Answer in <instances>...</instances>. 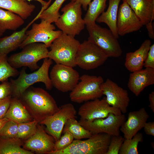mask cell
Here are the masks:
<instances>
[{
    "mask_svg": "<svg viewBox=\"0 0 154 154\" xmlns=\"http://www.w3.org/2000/svg\"><path fill=\"white\" fill-rule=\"evenodd\" d=\"M52 60L48 57L44 59L41 66L36 71L30 74L27 73L26 69L23 68L19 73L18 78L15 80L11 79V84L12 92L17 98L22 95L29 87L34 84L42 82L45 85L46 88L51 90L53 86L48 74Z\"/></svg>",
    "mask_w": 154,
    "mask_h": 154,
    "instance_id": "6da1fadb",
    "label": "cell"
},
{
    "mask_svg": "<svg viewBox=\"0 0 154 154\" xmlns=\"http://www.w3.org/2000/svg\"><path fill=\"white\" fill-rule=\"evenodd\" d=\"M80 44L74 37L63 33L52 43L47 57L56 64L73 68L76 66L75 59Z\"/></svg>",
    "mask_w": 154,
    "mask_h": 154,
    "instance_id": "7a4b0ae2",
    "label": "cell"
},
{
    "mask_svg": "<svg viewBox=\"0 0 154 154\" xmlns=\"http://www.w3.org/2000/svg\"><path fill=\"white\" fill-rule=\"evenodd\" d=\"M111 136L103 133L92 134L85 140H74L66 148L47 154H106Z\"/></svg>",
    "mask_w": 154,
    "mask_h": 154,
    "instance_id": "3957f363",
    "label": "cell"
},
{
    "mask_svg": "<svg viewBox=\"0 0 154 154\" xmlns=\"http://www.w3.org/2000/svg\"><path fill=\"white\" fill-rule=\"evenodd\" d=\"M82 5L76 1H70L62 8V12L55 24L62 33L73 37L79 35L85 23L82 18Z\"/></svg>",
    "mask_w": 154,
    "mask_h": 154,
    "instance_id": "277c9868",
    "label": "cell"
},
{
    "mask_svg": "<svg viewBox=\"0 0 154 154\" xmlns=\"http://www.w3.org/2000/svg\"><path fill=\"white\" fill-rule=\"evenodd\" d=\"M86 26L89 35L88 40L98 46L108 58L121 56L122 50L118 39L110 29L102 27L96 23Z\"/></svg>",
    "mask_w": 154,
    "mask_h": 154,
    "instance_id": "5b68a950",
    "label": "cell"
},
{
    "mask_svg": "<svg viewBox=\"0 0 154 154\" xmlns=\"http://www.w3.org/2000/svg\"><path fill=\"white\" fill-rule=\"evenodd\" d=\"M47 48L43 43L34 42L28 44L22 48L21 51L8 58V61L15 69L27 67L32 71L36 70L39 68L37 62L47 57L49 51Z\"/></svg>",
    "mask_w": 154,
    "mask_h": 154,
    "instance_id": "8992f818",
    "label": "cell"
},
{
    "mask_svg": "<svg viewBox=\"0 0 154 154\" xmlns=\"http://www.w3.org/2000/svg\"><path fill=\"white\" fill-rule=\"evenodd\" d=\"M79 80L70 94L72 102L81 103L100 98L103 96L101 86L104 80L101 76L85 74L80 76Z\"/></svg>",
    "mask_w": 154,
    "mask_h": 154,
    "instance_id": "52a82bcc",
    "label": "cell"
},
{
    "mask_svg": "<svg viewBox=\"0 0 154 154\" xmlns=\"http://www.w3.org/2000/svg\"><path fill=\"white\" fill-rule=\"evenodd\" d=\"M22 96L26 102L38 114L41 121L53 114L59 109L53 97L42 88L27 89Z\"/></svg>",
    "mask_w": 154,
    "mask_h": 154,
    "instance_id": "ba28073f",
    "label": "cell"
},
{
    "mask_svg": "<svg viewBox=\"0 0 154 154\" xmlns=\"http://www.w3.org/2000/svg\"><path fill=\"white\" fill-rule=\"evenodd\" d=\"M108 57L96 45L87 40L80 43L77 52L76 66L85 70L96 68L103 65Z\"/></svg>",
    "mask_w": 154,
    "mask_h": 154,
    "instance_id": "9c48e42d",
    "label": "cell"
},
{
    "mask_svg": "<svg viewBox=\"0 0 154 154\" xmlns=\"http://www.w3.org/2000/svg\"><path fill=\"white\" fill-rule=\"evenodd\" d=\"M55 26L51 23L41 20L39 23H33L31 29L26 32L24 40L19 48H22L26 45L32 43L44 44L47 48L53 41L62 33L61 30L55 31Z\"/></svg>",
    "mask_w": 154,
    "mask_h": 154,
    "instance_id": "30bf717a",
    "label": "cell"
},
{
    "mask_svg": "<svg viewBox=\"0 0 154 154\" xmlns=\"http://www.w3.org/2000/svg\"><path fill=\"white\" fill-rule=\"evenodd\" d=\"M125 115L110 114L104 118L95 119L92 121L80 120L78 122L92 134L106 133L111 136L120 135V128L125 121Z\"/></svg>",
    "mask_w": 154,
    "mask_h": 154,
    "instance_id": "8fae6325",
    "label": "cell"
},
{
    "mask_svg": "<svg viewBox=\"0 0 154 154\" xmlns=\"http://www.w3.org/2000/svg\"><path fill=\"white\" fill-rule=\"evenodd\" d=\"M76 111L73 105L67 103L62 105L56 112L41 121L40 123L46 126L47 132L56 141L61 137L67 120L71 118H76Z\"/></svg>",
    "mask_w": 154,
    "mask_h": 154,
    "instance_id": "7c38bea8",
    "label": "cell"
},
{
    "mask_svg": "<svg viewBox=\"0 0 154 154\" xmlns=\"http://www.w3.org/2000/svg\"><path fill=\"white\" fill-rule=\"evenodd\" d=\"M53 86L63 92L71 91L79 82L78 72L73 67L56 64L49 75Z\"/></svg>",
    "mask_w": 154,
    "mask_h": 154,
    "instance_id": "4fadbf2b",
    "label": "cell"
},
{
    "mask_svg": "<svg viewBox=\"0 0 154 154\" xmlns=\"http://www.w3.org/2000/svg\"><path fill=\"white\" fill-rule=\"evenodd\" d=\"M110 113L118 115L122 114L119 110L110 106L105 97L85 102L80 107L78 112L80 119L86 121L105 118Z\"/></svg>",
    "mask_w": 154,
    "mask_h": 154,
    "instance_id": "5bb4252c",
    "label": "cell"
},
{
    "mask_svg": "<svg viewBox=\"0 0 154 154\" xmlns=\"http://www.w3.org/2000/svg\"><path fill=\"white\" fill-rule=\"evenodd\" d=\"M101 89L106 101L111 106L125 114L130 102L127 91L119 86L110 79L107 78L102 84Z\"/></svg>",
    "mask_w": 154,
    "mask_h": 154,
    "instance_id": "9a60e30c",
    "label": "cell"
},
{
    "mask_svg": "<svg viewBox=\"0 0 154 154\" xmlns=\"http://www.w3.org/2000/svg\"><path fill=\"white\" fill-rule=\"evenodd\" d=\"M117 25L119 36L140 30L143 25L129 5L124 1L119 6Z\"/></svg>",
    "mask_w": 154,
    "mask_h": 154,
    "instance_id": "2e32d148",
    "label": "cell"
},
{
    "mask_svg": "<svg viewBox=\"0 0 154 154\" xmlns=\"http://www.w3.org/2000/svg\"><path fill=\"white\" fill-rule=\"evenodd\" d=\"M55 141L53 137L47 134L43 127L39 126L35 132L26 141L24 147L42 154H47L54 150Z\"/></svg>",
    "mask_w": 154,
    "mask_h": 154,
    "instance_id": "e0dca14e",
    "label": "cell"
},
{
    "mask_svg": "<svg viewBox=\"0 0 154 154\" xmlns=\"http://www.w3.org/2000/svg\"><path fill=\"white\" fill-rule=\"evenodd\" d=\"M149 116L144 107L130 112L127 120L121 126L120 130L125 139H131L143 128Z\"/></svg>",
    "mask_w": 154,
    "mask_h": 154,
    "instance_id": "ac0fdd59",
    "label": "cell"
},
{
    "mask_svg": "<svg viewBox=\"0 0 154 154\" xmlns=\"http://www.w3.org/2000/svg\"><path fill=\"white\" fill-rule=\"evenodd\" d=\"M154 84V68H145L131 72L127 87L137 96L146 87Z\"/></svg>",
    "mask_w": 154,
    "mask_h": 154,
    "instance_id": "d6986e66",
    "label": "cell"
},
{
    "mask_svg": "<svg viewBox=\"0 0 154 154\" xmlns=\"http://www.w3.org/2000/svg\"><path fill=\"white\" fill-rule=\"evenodd\" d=\"M151 45L150 40H145L138 49L126 54L124 65L128 71L132 72L142 69Z\"/></svg>",
    "mask_w": 154,
    "mask_h": 154,
    "instance_id": "ffe728a7",
    "label": "cell"
},
{
    "mask_svg": "<svg viewBox=\"0 0 154 154\" xmlns=\"http://www.w3.org/2000/svg\"><path fill=\"white\" fill-rule=\"evenodd\" d=\"M38 15L21 30L15 31L9 36L0 38V55H7L19 47L24 39L26 31L34 22L38 19Z\"/></svg>",
    "mask_w": 154,
    "mask_h": 154,
    "instance_id": "44dd1931",
    "label": "cell"
},
{
    "mask_svg": "<svg viewBox=\"0 0 154 154\" xmlns=\"http://www.w3.org/2000/svg\"><path fill=\"white\" fill-rule=\"evenodd\" d=\"M125 1L143 25L154 19V0Z\"/></svg>",
    "mask_w": 154,
    "mask_h": 154,
    "instance_id": "7402d4cb",
    "label": "cell"
},
{
    "mask_svg": "<svg viewBox=\"0 0 154 154\" xmlns=\"http://www.w3.org/2000/svg\"><path fill=\"white\" fill-rule=\"evenodd\" d=\"M26 0H0V8L11 11L26 20L36 8L35 5Z\"/></svg>",
    "mask_w": 154,
    "mask_h": 154,
    "instance_id": "603a6c76",
    "label": "cell"
},
{
    "mask_svg": "<svg viewBox=\"0 0 154 154\" xmlns=\"http://www.w3.org/2000/svg\"><path fill=\"white\" fill-rule=\"evenodd\" d=\"M121 0H109V5L106 11L102 13L97 19L96 22L104 23L117 39V22L119 5Z\"/></svg>",
    "mask_w": 154,
    "mask_h": 154,
    "instance_id": "cb8c5ba5",
    "label": "cell"
},
{
    "mask_svg": "<svg viewBox=\"0 0 154 154\" xmlns=\"http://www.w3.org/2000/svg\"><path fill=\"white\" fill-rule=\"evenodd\" d=\"M18 123L28 122L31 116L17 98L11 99L9 107L4 117Z\"/></svg>",
    "mask_w": 154,
    "mask_h": 154,
    "instance_id": "d4e9b609",
    "label": "cell"
},
{
    "mask_svg": "<svg viewBox=\"0 0 154 154\" xmlns=\"http://www.w3.org/2000/svg\"><path fill=\"white\" fill-rule=\"evenodd\" d=\"M24 23L19 16L0 8V32L3 34L7 30H16Z\"/></svg>",
    "mask_w": 154,
    "mask_h": 154,
    "instance_id": "484cf974",
    "label": "cell"
},
{
    "mask_svg": "<svg viewBox=\"0 0 154 154\" xmlns=\"http://www.w3.org/2000/svg\"><path fill=\"white\" fill-rule=\"evenodd\" d=\"M22 142L17 138H3L0 137V154H33L22 148Z\"/></svg>",
    "mask_w": 154,
    "mask_h": 154,
    "instance_id": "4316f807",
    "label": "cell"
},
{
    "mask_svg": "<svg viewBox=\"0 0 154 154\" xmlns=\"http://www.w3.org/2000/svg\"><path fill=\"white\" fill-rule=\"evenodd\" d=\"M66 131L70 132L74 139L77 140L87 139L92 135L90 131L82 126L76 118H71L67 120L62 132L64 133Z\"/></svg>",
    "mask_w": 154,
    "mask_h": 154,
    "instance_id": "83f0119b",
    "label": "cell"
},
{
    "mask_svg": "<svg viewBox=\"0 0 154 154\" xmlns=\"http://www.w3.org/2000/svg\"><path fill=\"white\" fill-rule=\"evenodd\" d=\"M107 0H93L90 2L83 19L86 25L96 23L97 19L104 11Z\"/></svg>",
    "mask_w": 154,
    "mask_h": 154,
    "instance_id": "f1b7e54d",
    "label": "cell"
},
{
    "mask_svg": "<svg viewBox=\"0 0 154 154\" xmlns=\"http://www.w3.org/2000/svg\"><path fill=\"white\" fill-rule=\"evenodd\" d=\"M66 0H55L48 7L39 13L38 19L52 23H55L60 16L59 10Z\"/></svg>",
    "mask_w": 154,
    "mask_h": 154,
    "instance_id": "f546056e",
    "label": "cell"
},
{
    "mask_svg": "<svg viewBox=\"0 0 154 154\" xmlns=\"http://www.w3.org/2000/svg\"><path fill=\"white\" fill-rule=\"evenodd\" d=\"M143 141L142 133L138 132L131 139H125L119 152V154H138V146Z\"/></svg>",
    "mask_w": 154,
    "mask_h": 154,
    "instance_id": "4dcf8cb0",
    "label": "cell"
},
{
    "mask_svg": "<svg viewBox=\"0 0 154 154\" xmlns=\"http://www.w3.org/2000/svg\"><path fill=\"white\" fill-rule=\"evenodd\" d=\"M7 55H0V81L2 82L10 77H15L19 74L17 70L8 62Z\"/></svg>",
    "mask_w": 154,
    "mask_h": 154,
    "instance_id": "1f68e13d",
    "label": "cell"
},
{
    "mask_svg": "<svg viewBox=\"0 0 154 154\" xmlns=\"http://www.w3.org/2000/svg\"><path fill=\"white\" fill-rule=\"evenodd\" d=\"M38 121L34 120L18 123V134L16 138L24 139L30 137L35 132Z\"/></svg>",
    "mask_w": 154,
    "mask_h": 154,
    "instance_id": "d6a6232c",
    "label": "cell"
},
{
    "mask_svg": "<svg viewBox=\"0 0 154 154\" xmlns=\"http://www.w3.org/2000/svg\"><path fill=\"white\" fill-rule=\"evenodd\" d=\"M18 131V123L9 120L0 131V137L3 138H16Z\"/></svg>",
    "mask_w": 154,
    "mask_h": 154,
    "instance_id": "836d02e7",
    "label": "cell"
},
{
    "mask_svg": "<svg viewBox=\"0 0 154 154\" xmlns=\"http://www.w3.org/2000/svg\"><path fill=\"white\" fill-rule=\"evenodd\" d=\"M125 138L119 135L111 136L106 154H118Z\"/></svg>",
    "mask_w": 154,
    "mask_h": 154,
    "instance_id": "e575fe53",
    "label": "cell"
},
{
    "mask_svg": "<svg viewBox=\"0 0 154 154\" xmlns=\"http://www.w3.org/2000/svg\"><path fill=\"white\" fill-rule=\"evenodd\" d=\"M64 135L55 143L54 150L58 151L64 149L72 143L74 138L72 134L68 131L64 133Z\"/></svg>",
    "mask_w": 154,
    "mask_h": 154,
    "instance_id": "d590c367",
    "label": "cell"
},
{
    "mask_svg": "<svg viewBox=\"0 0 154 154\" xmlns=\"http://www.w3.org/2000/svg\"><path fill=\"white\" fill-rule=\"evenodd\" d=\"M12 92V88L10 82L6 80L0 84V100L10 96Z\"/></svg>",
    "mask_w": 154,
    "mask_h": 154,
    "instance_id": "8d00e7d4",
    "label": "cell"
},
{
    "mask_svg": "<svg viewBox=\"0 0 154 154\" xmlns=\"http://www.w3.org/2000/svg\"><path fill=\"white\" fill-rule=\"evenodd\" d=\"M11 100L10 96L0 100V119L4 117L9 107Z\"/></svg>",
    "mask_w": 154,
    "mask_h": 154,
    "instance_id": "74e56055",
    "label": "cell"
},
{
    "mask_svg": "<svg viewBox=\"0 0 154 154\" xmlns=\"http://www.w3.org/2000/svg\"><path fill=\"white\" fill-rule=\"evenodd\" d=\"M143 66L145 68H154V44L151 45L147 56L144 61Z\"/></svg>",
    "mask_w": 154,
    "mask_h": 154,
    "instance_id": "f35d334b",
    "label": "cell"
},
{
    "mask_svg": "<svg viewBox=\"0 0 154 154\" xmlns=\"http://www.w3.org/2000/svg\"><path fill=\"white\" fill-rule=\"evenodd\" d=\"M145 133L148 135L154 136V122H146L143 127Z\"/></svg>",
    "mask_w": 154,
    "mask_h": 154,
    "instance_id": "ab89813d",
    "label": "cell"
},
{
    "mask_svg": "<svg viewBox=\"0 0 154 154\" xmlns=\"http://www.w3.org/2000/svg\"><path fill=\"white\" fill-rule=\"evenodd\" d=\"M145 25L147 30L149 37L151 39H154V22L153 21H150L146 24Z\"/></svg>",
    "mask_w": 154,
    "mask_h": 154,
    "instance_id": "60d3db41",
    "label": "cell"
},
{
    "mask_svg": "<svg viewBox=\"0 0 154 154\" xmlns=\"http://www.w3.org/2000/svg\"><path fill=\"white\" fill-rule=\"evenodd\" d=\"M71 1H76L80 3L85 11L87 10L88 6L92 0H70Z\"/></svg>",
    "mask_w": 154,
    "mask_h": 154,
    "instance_id": "b9f144b4",
    "label": "cell"
},
{
    "mask_svg": "<svg viewBox=\"0 0 154 154\" xmlns=\"http://www.w3.org/2000/svg\"><path fill=\"white\" fill-rule=\"evenodd\" d=\"M149 106L152 110L153 112H154V92L153 91L149 94Z\"/></svg>",
    "mask_w": 154,
    "mask_h": 154,
    "instance_id": "7bdbcfd3",
    "label": "cell"
},
{
    "mask_svg": "<svg viewBox=\"0 0 154 154\" xmlns=\"http://www.w3.org/2000/svg\"><path fill=\"white\" fill-rule=\"evenodd\" d=\"M28 1H30L32 0H35L39 2L41 4L42 8V10H44L46 9L48 5V3L47 2H46L43 0H26Z\"/></svg>",
    "mask_w": 154,
    "mask_h": 154,
    "instance_id": "ee69618b",
    "label": "cell"
},
{
    "mask_svg": "<svg viewBox=\"0 0 154 154\" xmlns=\"http://www.w3.org/2000/svg\"><path fill=\"white\" fill-rule=\"evenodd\" d=\"M9 120L8 119L5 117L0 119V131L5 123Z\"/></svg>",
    "mask_w": 154,
    "mask_h": 154,
    "instance_id": "f6af8a7d",
    "label": "cell"
},
{
    "mask_svg": "<svg viewBox=\"0 0 154 154\" xmlns=\"http://www.w3.org/2000/svg\"><path fill=\"white\" fill-rule=\"evenodd\" d=\"M3 34L0 32V37L3 35Z\"/></svg>",
    "mask_w": 154,
    "mask_h": 154,
    "instance_id": "bcb514c9",
    "label": "cell"
}]
</instances>
